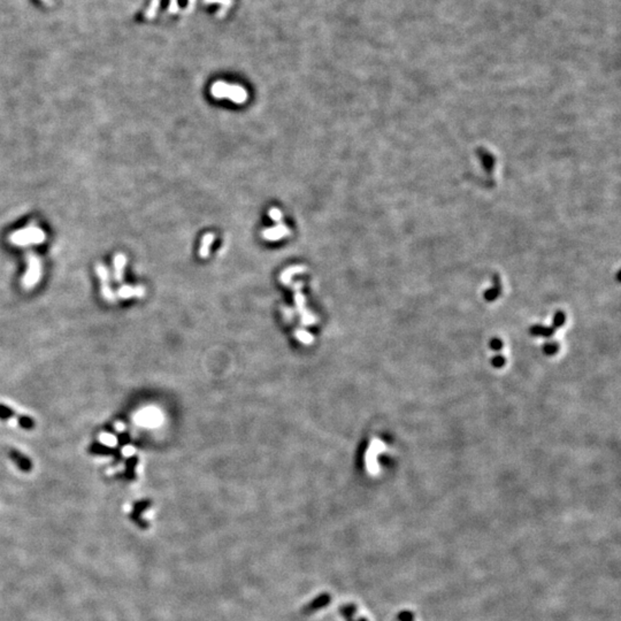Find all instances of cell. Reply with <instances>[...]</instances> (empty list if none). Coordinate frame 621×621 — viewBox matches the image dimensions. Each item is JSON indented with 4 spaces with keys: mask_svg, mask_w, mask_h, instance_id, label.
I'll use <instances>...</instances> for the list:
<instances>
[{
    "mask_svg": "<svg viewBox=\"0 0 621 621\" xmlns=\"http://www.w3.org/2000/svg\"><path fill=\"white\" fill-rule=\"evenodd\" d=\"M212 96L217 99H229L235 104H244L248 100V92L243 86L217 82L211 89Z\"/></svg>",
    "mask_w": 621,
    "mask_h": 621,
    "instance_id": "cell-1",
    "label": "cell"
},
{
    "mask_svg": "<svg viewBox=\"0 0 621 621\" xmlns=\"http://www.w3.org/2000/svg\"><path fill=\"white\" fill-rule=\"evenodd\" d=\"M11 240L13 243H15V245H27V243H41V242L44 240V232L37 227L27 228V229L21 230L13 235Z\"/></svg>",
    "mask_w": 621,
    "mask_h": 621,
    "instance_id": "cell-2",
    "label": "cell"
},
{
    "mask_svg": "<svg viewBox=\"0 0 621 621\" xmlns=\"http://www.w3.org/2000/svg\"><path fill=\"white\" fill-rule=\"evenodd\" d=\"M268 215H269V218L273 220L275 223L283 222V213H282V211H280L279 209H276V207H273V209L269 210Z\"/></svg>",
    "mask_w": 621,
    "mask_h": 621,
    "instance_id": "cell-7",
    "label": "cell"
},
{
    "mask_svg": "<svg viewBox=\"0 0 621 621\" xmlns=\"http://www.w3.org/2000/svg\"><path fill=\"white\" fill-rule=\"evenodd\" d=\"M306 270V268L304 266H292L290 268H287L286 270L283 271L282 275L280 276V280H281V282L283 284H286V286H290L291 283V279L293 276L300 273H304Z\"/></svg>",
    "mask_w": 621,
    "mask_h": 621,
    "instance_id": "cell-5",
    "label": "cell"
},
{
    "mask_svg": "<svg viewBox=\"0 0 621 621\" xmlns=\"http://www.w3.org/2000/svg\"><path fill=\"white\" fill-rule=\"evenodd\" d=\"M296 337L298 338L300 342H303L305 344L312 343V340H313V337H312V336H310V334H308L307 331H305L303 329L296 331Z\"/></svg>",
    "mask_w": 621,
    "mask_h": 621,
    "instance_id": "cell-8",
    "label": "cell"
},
{
    "mask_svg": "<svg viewBox=\"0 0 621 621\" xmlns=\"http://www.w3.org/2000/svg\"><path fill=\"white\" fill-rule=\"evenodd\" d=\"M490 348L493 349V350L498 351V350H500V349L503 348V343L500 342V340H499L498 338H494V339L491 340V342H490Z\"/></svg>",
    "mask_w": 621,
    "mask_h": 621,
    "instance_id": "cell-11",
    "label": "cell"
},
{
    "mask_svg": "<svg viewBox=\"0 0 621 621\" xmlns=\"http://www.w3.org/2000/svg\"><path fill=\"white\" fill-rule=\"evenodd\" d=\"M556 351H558V344H556V343H549V344H545V347H544V352L546 353V355L552 356V355H554V353H555Z\"/></svg>",
    "mask_w": 621,
    "mask_h": 621,
    "instance_id": "cell-9",
    "label": "cell"
},
{
    "mask_svg": "<svg viewBox=\"0 0 621 621\" xmlns=\"http://www.w3.org/2000/svg\"><path fill=\"white\" fill-rule=\"evenodd\" d=\"M491 362H493V365L495 366V367L499 368V367H502V366H504V364H505V359H504L502 356H496L494 359L491 360Z\"/></svg>",
    "mask_w": 621,
    "mask_h": 621,
    "instance_id": "cell-10",
    "label": "cell"
},
{
    "mask_svg": "<svg viewBox=\"0 0 621 621\" xmlns=\"http://www.w3.org/2000/svg\"><path fill=\"white\" fill-rule=\"evenodd\" d=\"M214 240V235L212 232H209V234L204 235L201 239V245L199 249V256L200 258L205 259L210 256V249L212 247V243Z\"/></svg>",
    "mask_w": 621,
    "mask_h": 621,
    "instance_id": "cell-6",
    "label": "cell"
},
{
    "mask_svg": "<svg viewBox=\"0 0 621 621\" xmlns=\"http://www.w3.org/2000/svg\"><path fill=\"white\" fill-rule=\"evenodd\" d=\"M290 234H291V230L286 226V223L280 222V223H276L275 227L266 228V229L262 230L261 236H262V238L266 240L275 242V240L286 238V237H288Z\"/></svg>",
    "mask_w": 621,
    "mask_h": 621,
    "instance_id": "cell-3",
    "label": "cell"
},
{
    "mask_svg": "<svg viewBox=\"0 0 621 621\" xmlns=\"http://www.w3.org/2000/svg\"><path fill=\"white\" fill-rule=\"evenodd\" d=\"M161 419H162V414L160 413V411H158V409H154V408H148V409H145V411H142L137 417L138 424L142 426H148V427H154V426L160 425Z\"/></svg>",
    "mask_w": 621,
    "mask_h": 621,
    "instance_id": "cell-4",
    "label": "cell"
}]
</instances>
